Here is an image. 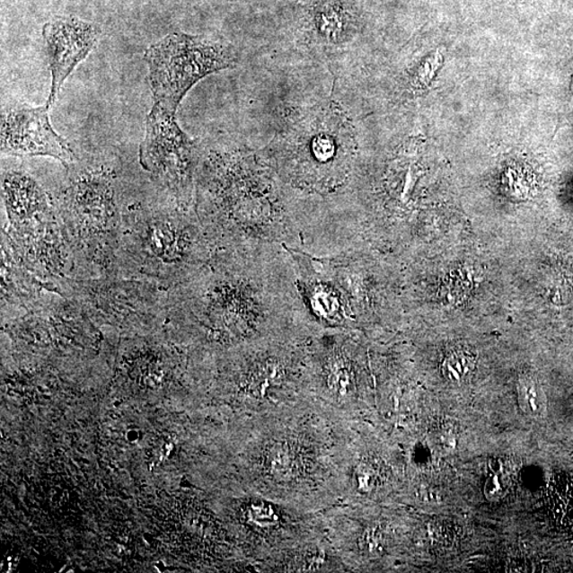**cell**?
Listing matches in <instances>:
<instances>
[{"label":"cell","instance_id":"d6986e66","mask_svg":"<svg viewBox=\"0 0 573 573\" xmlns=\"http://www.w3.org/2000/svg\"><path fill=\"white\" fill-rule=\"evenodd\" d=\"M268 459L269 467L277 475H286L291 469L292 455L289 450L284 446L272 449Z\"/></svg>","mask_w":573,"mask_h":573},{"label":"cell","instance_id":"4fadbf2b","mask_svg":"<svg viewBox=\"0 0 573 573\" xmlns=\"http://www.w3.org/2000/svg\"><path fill=\"white\" fill-rule=\"evenodd\" d=\"M543 507L552 527L573 537V478L558 473L549 481Z\"/></svg>","mask_w":573,"mask_h":573},{"label":"cell","instance_id":"30bf717a","mask_svg":"<svg viewBox=\"0 0 573 573\" xmlns=\"http://www.w3.org/2000/svg\"><path fill=\"white\" fill-rule=\"evenodd\" d=\"M43 38L51 73V91L46 103L51 108L68 75L95 47L98 32L91 23L75 17H56L45 23Z\"/></svg>","mask_w":573,"mask_h":573},{"label":"cell","instance_id":"7a4b0ae2","mask_svg":"<svg viewBox=\"0 0 573 573\" xmlns=\"http://www.w3.org/2000/svg\"><path fill=\"white\" fill-rule=\"evenodd\" d=\"M195 207L215 249L277 244L303 250L282 181L270 162L253 152H202Z\"/></svg>","mask_w":573,"mask_h":573},{"label":"cell","instance_id":"2e32d148","mask_svg":"<svg viewBox=\"0 0 573 573\" xmlns=\"http://www.w3.org/2000/svg\"><path fill=\"white\" fill-rule=\"evenodd\" d=\"M518 403L523 412L530 418L540 419L546 414L547 399L545 392L533 376L522 375L517 383Z\"/></svg>","mask_w":573,"mask_h":573},{"label":"cell","instance_id":"5bb4252c","mask_svg":"<svg viewBox=\"0 0 573 573\" xmlns=\"http://www.w3.org/2000/svg\"><path fill=\"white\" fill-rule=\"evenodd\" d=\"M342 348L331 350L324 361L327 388L338 396L348 395L355 383L354 366Z\"/></svg>","mask_w":573,"mask_h":573},{"label":"cell","instance_id":"3957f363","mask_svg":"<svg viewBox=\"0 0 573 573\" xmlns=\"http://www.w3.org/2000/svg\"><path fill=\"white\" fill-rule=\"evenodd\" d=\"M215 250L196 208L149 197L127 203L114 274L169 291L194 276Z\"/></svg>","mask_w":573,"mask_h":573},{"label":"cell","instance_id":"52a82bcc","mask_svg":"<svg viewBox=\"0 0 573 573\" xmlns=\"http://www.w3.org/2000/svg\"><path fill=\"white\" fill-rule=\"evenodd\" d=\"M202 152L181 130L175 115L154 104L139 145V165L157 190L156 198L196 208V181Z\"/></svg>","mask_w":573,"mask_h":573},{"label":"cell","instance_id":"8fae6325","mask_svg":"<svg viewBox=\"0 0 573 573\" xmlns=\"http://www.w3.org/2000/svg\"><path fill=\"white\" fill-rule=\"evenodd\" d=\"M3 201L7 214V232H22L57 220L54 194L23 171L3 172Z\"/></svg>","mask_w":573,"mask_h":573},{"label":"cell","instance_id":"6da1fadb","mask_svg":"<svg viewBox=\"0 0 573 573\" xmlns=\"http://www.w3.org/2000/svg\"><path fill=\"white\" fill-rule=\"evenodd\" d=\"M313 322L291 256L277 244L216 249L168 291L167 326L213 344L264 339Z\"/></svg>","mask_w":573,"mask_h":573},{"label":"cell","instance_id":"9a60e30c","mask_svg":"<svg viewBox=\"0 0 573 573\" xmlns=\"http://www.w3.org/2000/svg\"><path fill=\"white\" fill-rule=\"evenodd\" d=\"M477 356L466 347H455L443 360L442 373L449 383L461 384L469 382L476 370Z\"/></svg>","mask_w":573,"mask_h":573},{"label":"cell","instance_id":"5b68a950","mask_svg":"<svg viewBox=\"0 0 573 573\" xmlns=\"http://www.w3.org/2000/svg\"><path fill=\"white\" fill-rule=\"evenodd\" d=\"M66 169L68 177L54 198L80 279L113 276L127 206L119 179L104 166L77 168L75 163Z\"/></svg>","mask_w":573,"mask_h":573},{"label":"cell","instance_id":"e0dca14e","mask_svg":"<svg viewBox=\"0 0 573 573\" xmlns=\"http://www.w3.org/2000/svg\"><path fill=\"white\" fill-rule=\"evenodd\" d=\"M250 522L260 528L273 527L278 524V516L273 507L265 504H254L249 507Z\"/></svg>","mask_w":573,"mask_h":573},{"label":"cell","instance_id":"7c38bea8","mask_svg":"<svg viewBox=\"0 0 573 573\" xmlns=\"http://www.w3.org/2000/svg\"><path fill=\"white\" fill-rule=\"evenodd\" d=\"M2 319L5 323L38 307L51 295L38 278L16 259L3 242L2 254Z\"/></svg>","mask_w":573,"mask_h":573},{"label":"cell","instance_id":"ba28073f","mask_svg":"<svg viewBox=\"0 0 573 573\" xmlns=\"http://www.w3.org/2000/svg\"><path fill=\"white\" fill-rule=\"evenodd\" d=\"M68 297L98 327L154 331L167 325L168 290L137 278L113 274L80 279Z\"/></svg>","mask_w":573,"mask_h":573},{"label":"cell","instance_id":"ac0fdd59","mask_svg":"<svg viewBox=\"0 0 573 573\" xmlns=\"http://www.w3.org/2000/svg\"><path fill=\"white\" fill-rule=\"evenodd\" d=\"M355 476L359 489L365 492H370L377 485L379 472L375 464L366 461L357 467Z\"/></svg>","mask_w":573,"mask_h":573},{"label":"cell","instance_id":"277c9868","mask_svg":"<svg viewBox=\"0 0 573 573\" xmlns=\"http://www.w3.org/2000/svg\"><path fill=\"white\" fill-rule=\"evenodd\" d=\"M355 151L348 117L323 103L288 122L274 140L270 163L285 187L304 196H329L348 184Z\"/></svg>","mask_w":573,"mask_h":573},{"label":"cell","instance_id":"ffe728a7","mask_svg":"<svg viewBox=\"0 0 573 573\" xmlns=\"http://www.w3.org/2000/svg\"><path fill=\"white\" fill-rule=\"evenodd\" d=\"M383 547V536L378 528H370L365 531L361 537L362 551L367 553L382 552Z\"/></svg>","mask_w":573,"mask_h":573},{"label":"cell","instance_id":"8992f818","mask_svg":"<svg viewBox=\"0 0 573 573\" xmlns=\"http://www.w3.org/2000/svg\"><path fill=\"white\" fill-rule=\"evenodd\" d=\"M154 104L175 115L186 93L208 75L236 66L233 46L221 40L172 33L145 52Z\"/></svg>","mask_w":573,"mask_h":573},{"label":"cell","instance_id":"9c48e42d","mask_svg":"<svg viewBox=\"0 0 573 573\" xmlns=\"http://www.w3.org/2000/svg\"><path fill=\"white\" fill-rule=\"evenodd\" d=\"M49 107L14 108L3 114L2 154L17 157L48 156L68 168L78 161L69 144L52 128Z\"/></svg>","mask_w":573,"mask_h":573}]
</instances>
